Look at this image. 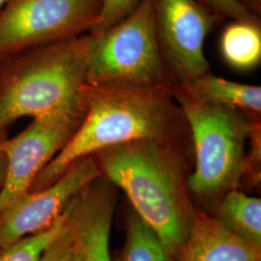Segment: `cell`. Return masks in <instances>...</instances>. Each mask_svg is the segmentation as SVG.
<instances>
[{"mask_svg": "<svg viewBox=\"0 0 261 261\" xmlns=\"http://www.w3.org/2000/svg\"><path fill=\"white\" fill-rule=\"evenodd\" d=\"M83 94L80 127L28 191L49 186L75 162L101 150L134 140L170 141L185 122L170 85L86 84Z\"/></svg>", "mask_w": 261, "mask_h": 261, "instance_id": "1", "label": "cell"}, {"mask_svg": "<svg viewBox=\"0 0 261 261\" xmlns=\"http://www.w3.org/2000/svg\"><path fill=\"white\" fill-rule=\"evenodd\" d=\"M168 143L134 140L93 156L103 177L126 194L134 211L157 235L172 260L186 239L195 207L182 162Z\"/></svg>", "mask_w": 261, "mask_h": 261, "instance_id": "2", "label": "cell"}, {"mask_svg": "<svg viewBox=\"0 0 261 261\" xmlns=\"http://www.w3.org/2000/svg\"><path fill=\"white\" fill-rule=\"evenodd\" d=\"M84 35L0 56V132L24 116L85 108Z\"/></svg>", "mask_w": 261, "mask_h": 261, "instance_id": "3", "label": "cell"}, {"mask_svg": "<svg viewBox=\"0 0 261 261\" xmlns=\"http://www.w3.org/2000/svg\"><path fill=\"white\" fill-rule=\"evenodd\" d=\"M195 146L196 167L188 189L200 197H213L237 189L245 173L244 149L252 122L242 113L204 103L172 87Z\"/></svg>", "mask_w": 261, "mask_h": 261, "instance_id": "4", "label": "cell"}, {"mask_svg": "<svg viewBox=\"0 0 261 261\" xmlns=\"http://www.w3.org/2000/svg\"><path fill=\"white\" fill-rule=\"evenodd\" d=\"M84 38L87 84L173 87L159 47L154 0H142L115 25Z\"/></svg>", "mask_w": 261, "mask_h": 261, "instance_id": "5", "label": "cell"}, {"mask_svg": "<svg viewBox=\"0 0 261 261\" xmlns=\"http://www.w3.org/2000/svg\"><path fill=\"white\" fill-rule=\"evenodd\" d=\"M103 0H11L0 14V56L80 37L98 23Z\"/></svg>", "mask_w": 261, "mask_h": 261, "instance_id": "6", "label": "cell"}, {"mask_svg": "<svg viewBox=\"0 0 261 261\" xmlns=\"http://www.w3.org/2000/svg\"><path fill=\"white\" fill-rule=\"evenodd\" d=\"M154 8L159 47L173 87L210 72L204 43L220 17L198 0H154Z\"/></svg>", "mask_w": 261, "mask_h": 261, "instance_id": "7", "label": "cell"}, {"mask_svg": "<svg viewBox=\"0 0 261 261\" xmlns=\"http://www.w3.org/2000/svg\"><path fill=\"white\" fill-rule=\"evenodd\" d=\"M84 114L85 108L47 112L33 117L19 135L3 141L8 170L0 191V213L28 192L39 172L65 147Z\"/></svg>", "mask_w": 261, "mask_h": 261, "instance_id": "8", "label": "cell"}, {"mask_svg": "<svg viewBox=\"0 0 261 261\" xmlns=\"http://www.w3.org/2000/svg\"><path fill=\"white\" fill-rule=\"evenodd\" d=\"M100 175L96 159L88 156L75 162L49 186L19 196L0 213V250L50 227L70 200Z\"/></svg>", "mask_w": 261, "mask_h": 261, "instance_id": "9", "label": "cell"}, {"mask_svg": "<svg viewBox=\"0 0 261 261\" xmlns=\"http://www.w3.org/2000/svg\"><path fill=\"white\" fill-rule=\"evenodd\" d=\"M115 188L100 175L66 206V224L83 261H112L110 237L116 203Z\"/></svg>", "mask_w": 261, "mask_h": 261, "instance_id": "10", "label": "cell"}, {"mask_svg": "<svg viewBox=\"0 0 261 261\" xmlns=\"http://www.w3.org/2000/svg\"><path fill=\"white\" fill-rule=\"evenodd\" d=\"M171 261H261V245L228 230L195 208L186 239Z\"/></svg>", "mask_w": 261, "mask_h": 261, "instance_id": "11", "label": "cell"}, {"mask_svg": "<svg viewBox=\"0 0 261 261\" xmlns=\"http://www.w3.org/2000/svg\"><path fill=\"white\" fill-rule=\"evenodd\" d=\"M178 87L191 97L204 103L221 106L235 111L260 113L261 87L238 84L212 75L210 72Z\"/></svg>", "mask_w": 261, "mask_h": 261, "instance_id": "12", "label": "cell"}, {"mask_svg": "<svg viewBox=\"0 0 261 261\" xmlns=\"http://www.w3.org/2000/svg\"><path fill=\"white\" fill-rule=\"evenodd\" d=\"M215 218L234 234L261 245L260 198L231 190L224 194Z\"/></svg>", "mask_w": 261, "mask_h": 261, "instance_id": "13", "label": "cell"}, {"mask_svg": "<svg viewBox=\"0 0 261 261\" xmlns=\"http://www.w3.org/2000/svg\"><path fill=\"white\" fill-rule=\"evenodd\" d=\"M225 62L237 70H250L261 60V31L257 20H234L220 40Z\"/></svg>", "mask_w": 261, "mask_h": 261, "instance_id": "14", "label": "cell"}, {"mask_svg": "<svg viewBox=\"0 0 261 261\" xmlns=\"http://www.w3.org/2000/svg\"><path fill=\"white\" fill-rule=\"evenodd\" d=\"M119 261H171L157 235L135 211L127 219L126 241Z\"/></svg>", "mask_w": 261, "mask_h": 261, "instance_id": "15", "label": "cell"}, {"mask_svg": "<svg viewBox=\"0 0 261 261\" xmlns=\"http://www.w3.org/2000/svg\"><path fill=\"white\" fill-rule=\"evenodd\" d=\"M65 229L64 212L46 230L28 235L0 250V261H41L47 249Z\"/></svg>", "mask_w": 261, "mask_h": 261, "instance_id": "16", "label": "cell"}, {"mask_svg": "<svg viewBox=\"0 0 261 261\" xmlns=\"http://www.w3.org/2000/svg\"><path fill=\"white\" fill-rule=\"evenodd\" d=\"M142 0H103L100 19L89 32H99L111 28L138 7Z\"/></svg>", "mask_w": 261, "mask_h": 261, "instance_id": "17", "label": "cell"}, {"mask_svg": "<svg viewBox=\"0 0 261 261\" xmlns=\"http://www.w3.org/2000/svg\"><path fill=\"white\" fill-rule=\"evenodd\" d=\"M220 18L234 20H256V17L241 0H198Z\"/></svg>", "mask_w": 261, "mask_h": 261, "instance_id": "18", "label": "cell"}, {"mask_svg": "<svg viewBox=\"0 0 261 261\" xmlns=\"http://www.w3.org/2000/svg\"><path fill=\"white\" fill-rule=\"evenodd\" d=\"M72 237L68 230L65 219V229L63 233L47 249L41 261H67L72 252Z\"/></svg>", "mask_w": 261, "mask_h": 261, "instance_id": "19", "label": "cell"}, {"mask_svg": "<svg viewBox=\"0 0 261 261\" xmlns=\"http://www.w3.org/2000/svg\"><path fill=\"white\" fill-rule=\"evenodd\" d=\"M7 139V133L0 132V191L4 186L7 170H8V158L3 148V141Z\"/></svg>", "mask_w": 261, "mask_h": 261, "instance_id": "20", "label": "cell"}, {"mask_svg": "<svg viewBox=\"0 0 261 261\" xmlns=\"http://www.w3.org/2000/svg\"><path fill=\"white\" fill-rule=\"evenodd\" d=\"M244 1H246V3L248 5H250V9H253L255 12H257V11L259 12L260 11L261 0H244Z\"/></svg>", "mask_w": 261, "mask_h": 261, "instance_id": "21", "label": "cell"}, {"mask_svg": "<svg viewBox=\"0 0 261 261\" xmlns=\"http://www.w3.org/2000/svg\"><path fill=\"white\" fill-rule=\"evenodd\" d=\"M71 235V234H70ZM72 242H73V240H72ZM67 261H83L82 260V258L80 257V255H79V253L75 251V246H74V243H73V248H72V252H71V254H70V256H69V258H68V260Z\"/></svg>", "mask_w": 261, "mask_h": 261, "instance_id": "22", "label": "cell"}, {"mask_svg": "<svg viewBox=\"0 0 261 261\" xmlns=\"http://www.w3.org/2000/svg\"><path fill=\"white\" fill-rule=\"evenodd\" d=\"M11 0H0V14L3 11V9L7 6V4L9 3Z\"/></svg>", "mask_w": 261, "mask_h": 261, "instance_id": "23", "label": "cell"}]
</instances>
